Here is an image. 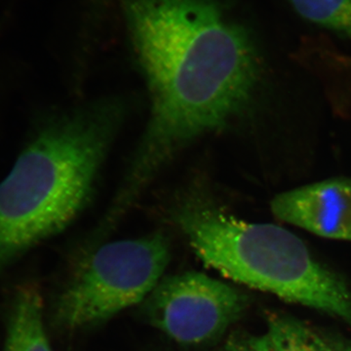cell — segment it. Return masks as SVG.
Instances as JSON below:
<instances>
[{
	"mask_svg": "<svg viewBox=\"0 0 351 351\" xmlns=\"http://www.w3.org/2000/svg\"><path fill=\"white\" fill-rule=\"evenodd\" d=\"M151 94L122 206L180 147L226 125L260 73L255 40L225 0H117Z\"/></svg>",
	"mask_w": 351,
	"mask_h": 351,
	"instance_id": "6da1fadb",
	"label": "cell"
},
{
	"mask_svg": "<svg viewBox=\"0 0 351 351\" xmlns=\"http://www.w3.org/2000/svg\"><path fill=\"white\" fill-rule=\"evenodd\" d=\"M124 108L99 101L46 124L0 182V272L66 228L92 197Z\"/></svg>",
	"mask_w": 351,
	"mask_h": 351,
	"instance_id": "7a4b0ae2",
	"label": "cell"
},
{
	"mask_svg": "<svg viewBox=\"0 0 351 351\" xmlns=\"http://www.w3.org/2000/svg\"><path fill=\"white\" fill-rule=\"evenodd\" d=\"M176 221L197 257L226 278L351 326L350 286L294 233L195 203L182 207Z\"/></svg>",
	"mask_w": 351,
	"mask_h": 351,
	"instance_id": "3957f363",
	"label": "cell"
},
{
	"mask_svg": "<svg viewBox=\"0 0 351 351\" xmlns=\"http://www.w3.org/2000/svg\"><path fill=\"white\" fill-rule=\"evenodd\" d=\"M170 260V241L161 232L103 245L80 263L58 299L57 324L86 330L142 304Z\"/></svg>",
	"mask_w": 351,
	"mask_h": 351,
	"instance_id": "277c9868",
	"label": "cell"
},
{
	"mask_svg": "<svg viewBox=\"0 0 351 351\" xmlns=\"http://www.w3.org/2000/svg\"><path fill=\"white\" fill-rule=\"evenodd\" d=\"M141 304L145 320L168 338L182 346H204L219 341L250 301L230 284L189 271L163 277Z\"/></svg>",
	"mask_w": 351,
	"mask_h": 351,
	"instance_id": "5b68a950",
	"label": "cell"
},
{
	"mask_svg": "<svg viewBox=\"0 0 351 351\" xmlns=\"http://www.w3.org/2000/svg\"><path fill=\"white\" fill-rule=\"evenodd\" d=\"M277 219L325 237L351 242V178H334L286 191L270 203Z\"/></svg>",
	"mask_w": 351,
	"mask_h": 351,
	"instance_id": "8992f818",
	"label": "cell"
},
{
	"mask_svg": "<svg viewBox=\"0 0 351 351\" xmlns=\"http://www.w3.org/2000/svg\"><path fill=\"white\" fill-rule=\"evenodd\" d=\"M40 293L31 285L18 291L7 326L5 351H54L46 335Z\"/></svg>",
	"mask_w": 351,
	"mask_h": 351,
	"instance_id": "52a82bcc",
	"label": "cell"
},
{
	"mask_svg": "<svg viewBox=\"0 0 351 351\" xmlns=\"http://www.w3.org/2000/svg\"><path fill=\"white\" fill-rule=\"evenodd\" d=\"M267 332L277 351H337L302 321L283 314H269Z\"/></svg>",
	"mask_w": 351,
	"mask_h": 351,
	"instance_id": "ba28073f",
	"label": "cell"
},
{
	"mask_svg": "<svg viewBox=\"0 0 351 351\" xmlns=\"http://www.w3.org/2000/svg\"><path fill=\"white\" fill-rule=\"evenodd\" d=\"M304 19L351 38V0H288Z\"/></svg>",
	"mask_w": 351,
	"mask_h": 351,
	"instance_id": "9c48e42d",
	"label": "cell"
},
{
	"mask_svg": "<svg viewBox=\"0 0 351 351\" xmlns=\"http://www.w3.org/2000/svg\"><path fill=\"white\" fill-rule=\"evenodd\" d=\"M223 351H277L269 335L254 336L249 334L232 335L226 341Z\"/></svg>",
	"mask_w": 351,
	"mask_h": 351,
	"instance_id": "30bf717a",
	"label": "cell"
},
{
	"mask_svg": "<svg viewBox=\"0 0 351 351\" xmlns=\"http://www.w3.org/2000/svg\"><path fill=\"white\" fill-rule=\"evenodd\" d=\"M332 345L337 351H351L350 341H343V339H332Z\"/></svg>",
	"mask_w": 351,
	"mask_h": 351,
	"instance_id": "8fae6325",
	"label": "cell"
}]
</instances>
